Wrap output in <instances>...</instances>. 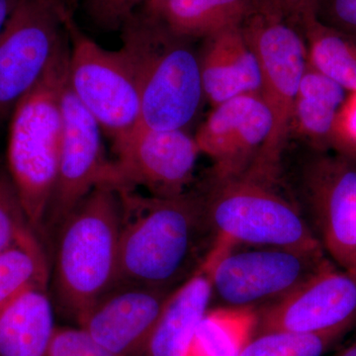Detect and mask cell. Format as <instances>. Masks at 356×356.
<instances>
[{"label":"cell","mask_w":356,"mask_h":356,"mask_svg":"<svg viewBox=\"0 0 356 356\" xmlns=\"http://www.w3.org/2000/svg\"><path fill=\"white\" fill-rule=\"evenodd\" d=\"M275 181L248 172L211 175L200 193L215 238L233 247L324 250L298 206L277 191Z\"/></svg>","instance_id":"5b68a950"},{"label":"cell","mask_w":356,"mask_h":356,"mask_svg":"<svg viewBox=\"0 0 356 356\" xmlns=\"http://www.w3.org/2000/svg\"><path fill=\"white\" fill-rule=\"evenodd\" d=\"M65 3L67 4V6L69 7L70 10H72L74 6H76V3L77 0H64Z\"/></svg>","instance_id":"d6a6232c"},{"label":"cell","mask_w":356,"mask_h":356,"mask_svg":"<svg viewBox=\"0 0 356 356\" xmlns=\"http://www.w3.org/2000/svg\"><path fill=\"white\" fill-rule=\"evenodd\" d=\"M261 1L266 6L280 11L288 20L298 26L304 16L315 11L317 0H261Z\"/></svg>","instance_id":"f1b7e54d"},{"label":"cell","mask_w":356,"mask_h":356,"mask_svg":"<svg viewBox=\"0 0 356 356\" xmlns=\"http://www.w3.org/2000/svg\"><path fill=\"white\" fill-rule=\"evenodd\" d=\"M356 314V275L329 261L287 296L259 314L255 334L331 329Z\"/></svg>","instance_id":"4fadbf2b"},{"label":"cell","mask_w":356,"mask_h":356,"mask_svg":"<svg viewBox=\"0 0 356 356\" xmlns=\"http://www.w3.org/2000/svg\"><path fill=\"white\" fill-rule=\"evenodd\" d=\"M50 269L35 233L0 252V309L31 288L48 286Z\"/></svg>","instance_id":"603a6c76"},{"label":"cell","mask_w":356,"mask_h":356,"mask_svg":"<svg viewBox=\"0 0 356 356\" xmlns=\"http://www.w3.org/2000/svg\"><path fill=\"white\" fill-rule=\"evenodd\" d=\"M122 217L120 191L100 184L57 231L56 294L63 311L76 321L117 284Z\"/></svg>","instance_id":"277c9868"},{"label":"cell","mask_w":356,"mask_h":356,"mask_svg":"<svg viewBox=\"0 0 356 356\" xmlns=\"http://www.w3.org/2000/svg\"><path fill=\"white\" fill-rule=\"evenodd\" d=\"M234 247L215 240L203 261L213 295L225 306L254 307L273 304L303 284L331 261L324 250L257 248L233 252Z\"/></svg>","instance_id":"ba28073f"},{"label":"cell","mask_w":356,"mask_h":356,"mask_svg":"<svg viewBox=\"0 0 356 356\" xmlns=\"http://www.w3.org/2000/svg\"><path fill=\"white\" fill-rule=\"evenodd\" d=\"M259 317L254 307L222 306L206 312L188 356H241L257 332Z\"/></svg>","instance_id":"44dd1931"},{"label":"cell","mask_w":356,"mask_h":356,"mask_svg":"<svg viewBox=\"0 0 356 356\" xmlns=\"http://www.w3.org/2000/svg\"><path fill=\"white\" fill-rule=\"evenodd\" d=\"M355 327L356 314L346 322L323 331L257 334L241 356H323Z\"/></svg>","instance_id":"cb8c5ba5"},{"label":"cell","mask_w":356,"mask_h":356,"mask_svg":"<svg viewBox=\"0 0 356 356\" xmlns=\"http://www.w3.org/2000/svg\"><path fill=\"white\" fill-rule=\"evenodd\" d=\"M291 184L325 254L356 275V158L305 145Z\"/></svg>","instance_id":"52a82bcc"},{"label":"cell","mask_w":356,"mask_h":356,"mask_svg":"<svg viewBox=\"0 0 356 356\" xmlns=\"http://www.w3.org/2000/svg\"><path fill=\"white\" fill-rule=\"evenodd\" d=\"M165 1V0H142L139 7L147 9V10L154 11ZM139 7H138V8H139Z\"/></svg>","instance_id":"4dcf8cb0"},{"label":"cell","mask_w":356,"mask_h":356,"mask_svg":"<svg viewBox=\"0 0 356 356\" xmlns=\"http://www.w3.org/2000/svg\"><path fill=\"white\" fill-rule=\"evenodd\" d=\"M63 131L55 187L44 233L56 232L74 208L100 184L115 186L113 163L103 149L102 128L69 84L62 95Z\"/></svg>","instance_id":"8fae6325"},{"label":"cell","mask_w":356,"mask_h":356,"mask_svg":"<svg viewBox=\"0 0 356 356\" xmlns=\"http://www.w3.org/2000/svg\"><path fill=\"white\" fill-rule=\"evenodd\" d=\"M241 28L259 60L261 95L273 117L270 134L248 172L276 180L290 135L295 100L308 64L305 38L298 26L261 1Z\"/></svg>","instance_id":"8992f818"},{"label":"cell","mask_w":356,"mask_h":356,"mask_svg":"<svg viewBox=\"0 0 356 356\" xmlns=\"http://www.w3.org/2000/svg\"><path fill=\"white\" fill-rule=\"evenodd\" d=\"M259 6L261 0H165L156 10L147 11L175 34L194 41L242 25Z\"/></svg>","instance_id":"ffe728a7"},{"label":"cell","mask_w":356,"mask_h":356,"mask_svg":"<svg viewBox=\"0 0 356 356\" xmlns=\"http://www.w3.org/2000/svg\"><path fill=\"white\" fill-rule=\"evenodd\" d=\"M70 38L51 58L38 83L11 114L7 170L30 226L41 238L57 178L62 140V95L69 70Z\"/></svg>","instance_id":"3957f363"},{"label":"cell","mask_w":356,"mask_h":356,"mask_svg":"<svg viewBox=\"0 0 356 356\" xmlns=\"http://www.w3.org/2000/svg\"><path fill=\"white\" fill-rule=\"evenodd\" d=\"M173 291L118 283L77 318L115 356H139Z\"/></svg>","instance_id":"9a60e30c"},{"label":"cell","mask_w":356,"mask_h":356,"mask_svg":"<svg viewBox=\"0 0 356 356\" xmlns=\"http://www.w3.org/2000/svg\"><path fill=\"white\" fill-rule=\"evenodd\" d=\"M334 356H356V341L339 351Z\"/></svg>","instance_id":"1f68e13d"},{"label":"cell","mask_w":356,"mask_h":356,"mask_svg":"<svg viewBox=\"0 0 356 356\" xmlns=\"http://www.w3.org/2000/svg\"><path fill=\"white\" fill-rule=\"evenodd\" d=\"M308 62L318 72L356 95V41L320 22L315 13L300 21Z\"/></svg>","instance_id":"7402d4cb"},{"label":"cell","mask_w":356,"mask_h":356,"mask_svg":"<svg viewBox=\"0 0 356 356\" xmlns=\"http://www.w3.org/2000/svg\"><path fill=\"white\" fill-rule=\"evenodd\" d=\"M84 13L103 31L120 30L142 0H81Z\"/></svg>","instance_id":"484cf974"},{"label":"cell","mask_w":356,"mask_h":356,"mask_svg":"<svg viewBox=\"0 0 356 356\" xmlns=\"http://www.w3.org/2000/svg\"><path fill=\"white\" fill-rule=\"evenodd\" d=\"M213 296L204 264L168 297L139 356H188L192 339Z\"/></svg>","instance_id":"ac0fdd59"},{"label":"cell","mask_w":356,"mask_h":356,"mask_svg":"<svg viewBox=\"0 0 356 356\" xmlns=\"http://www.w3.org/2000/svg\"><path fill=\"white\" fill-rule=\"evenodd\" d=\"M351 95L308 62L295 100L289 137L296 134L306 146L356 158L348 125Z\"/></svg>","instance_id":"2e32d148"},{"label":"cell","mask_w":356,"mask_h":356,"mask_svg":"<svg viewBox=\"0 0 356 356\" xmlns=\"http://www.w3.org/2000/svg\"><path fill=\"white\" fill-rule=\"evenodd\" d=\"M314 13L322 24L356 41V0H317Z\"/></svg>","instance_id":"83f0119b"},{"label":"cell","mask_w":356,"mask_h":356,"mask_svg":"<svg viewBox=\"0 0 356 356\" xmlns=\"http://www.w3.org/2000/svg\"><path fill=\"white\" fill-rule=\"evenodd\" d=\"M113 149L115 187L142 186L156 197L186 192L200 154L186 130H154L142 123L115 140Z\"/></svg>","instance_id":"7c38bea8"},{"label":"cell","mask_w":356,"mask_h":356,"mask_svg":"<svg viewBox=\"0 0 356 356\" xmlns=\"http://www.w3.org/2000/svg\"><path fill=\"white\" fill-rule=\"evenodd\" d=\"M16 1L17 0H0V34L6 27L7 20L13 13Z\"/></svg>","instance_id":"f546056e"},{"label":"cell","mask_w":356,"mask_h":356,"mask_svg":"<svg viewBox=\"0 0 356 356\" xmlns=\"http://www.w3.org/2000/svg\"><path fill=\"white\" fill-rule=\"evenodd\" d=\"M35 233L8 170L0 168V252Z\"/></svg>","instance_id":"d4e9b609"},{"label":"cell","mask_w":356,"mask_h":356,"mask_svg":"<svg viewBox=\"0 0 356 356\" xmlns=\"http://www.w3.org/2000/svg\"><path fill=\"white\" fill-rule=\"evenodd\" d=\"M64 0H17L0 34V128L69 39Z\"/></svg>","instance_id":"9c48e42d"},{"label":"cell","mask_w":356,"mask_h":356,"mask_svg":"<svg viewBox=\"0 0 356 356\" xmlns=\"http://www.w3.org/2000/svg\"><path fill=\"white\" fill-rule=\"evenodd\" d=\"M205 40L200 55V72L205 99L216 107L236 96L261 92L259 60L241 26Z\"/></svg>","instance_id":"e0dca14e"},{"label":"cell","mask_w":356,"mask_h":356,"mask_svg":"<svg viewBox=\"0 0 356 356\" xmlns=\"http://www.w3.org/2000/svg\"><path fill=\"white\" fill-rule=\"evenodd\" d=\"M70 38L67 84L79 102L115 142L140 120V99L135 77L120 50L103 49L67 18Z\"/></svg>","instance_id":"30bf717a"},{"label":"cell","mask_w":356,"mask_h":356,"mask_svg":"<svg viewBox=\"0 0 356 356\" xmlns=\"http://www.w3.org/2000/svg\"><path fill=\"white\" fill-rule=\"evenodd\" d=\"M271 127L273 117L261 92L247 93L213 107L194 139L200 154L214 161L211 175L229 177L252 165Z\"/></svg>","instance_id":"5bb4252c"},{"label":"cell","mask_w":356,"mask_h":356,"mask_svg":"<svg viewBox=\"0 0 356 356\" xmlns=\"http://www.w3.org/2000/svg\"><path fill=\"white\" fill-rule=\"evenodd\" d=\"M48 356H115L81 327H56Z\"/></svg>","instance_id":"4316f807"},{"label":"cell","mask_w":356,"mask_h":356,"mask_svg":"<svg viewBox=\"0 0 356 356\" xmlns=\"http://www.w3.org/2000/svg\"><path fill=\"white\" fill-rule=\"evenodd\" d=\"M122 228L118 283L175 291L205 261L215 241L200 192L170 197L119 189Z\"/></svg>","instance_id":"6da1fadb"},{"label":"cell","mask_w":356,"mask_h":356,"mask_svg":"<svg viewBox=\"0 0 356 356\" xmlns=\"http://www.w3.org/2000/svg\"><path fill=\"white\" fill-rule=\"evenodd\" d=\"M47 288H31L0 309V356H48L57 327Z\"/></svg>","instance_id":"d6986e66"},{"label":"cell","mask_w":356,"mask_h":356,"mask_svg":"<svg viewBox=\"0 0 356 356\" xmlns=\"http://www.w3.org/2000/svg\"><path fill=\"white\" fill-rule=\"evenodd\" d=\"M120 31V51L139 90L140 123L154 130H185L205 99L193 40L175 34L142 7Z\"/></svg>","instance_id":"7a4b0ae2"}]
</instances>
